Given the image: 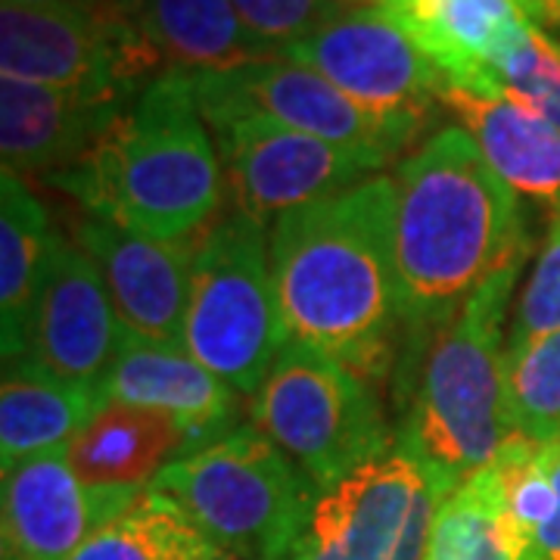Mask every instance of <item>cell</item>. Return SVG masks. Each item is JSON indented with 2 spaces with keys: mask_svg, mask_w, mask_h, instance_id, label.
Returning a JSON list of instances; mask_svg holds the SVG:
<instances>
[{
  "mask_svg": "<svg viewBox=\"0 0 560 560\" xmlns=\"http://www.w3.org/2000/svg\"><path fill=\"white\" fill-rule=\"evenodd\" d=\"M393 221V175H374L271 224V278L287 337L334 355L361 381L386 368L401 320Z\"/></svg>",
  "mask_w": 560,
  "mask_h": 560,
  "instance_id": "6da1fadb",
  "label": "cell"
},
{
  "mask_svg": "<svg viewBox=\"0 0 560 560\" xmlns=\"http://www.w3.org/2000/svg\"><path fill=\"white\" fill-rule=\"evenodd\" d=\"M393 184L399 312L408 330L455 318L489 280L529 259L533 241L517 194L460 125L415 150Z\"/></svg>",
  "mask_w": 560,
  "mask_h": 560,
  "instance_id": "7a4b0ae2",
  "label": "cell"
},
{
  "mask_svg": "<svg viewBox=\"0 0 560 560\" xmlns=\"http://www.w3.org/2000/svg\"><path fill=\"white\" fill-rule=\"evenodd\" d=\"M44 180L84 212L156 241L200 234L224 200L219 147L184 69L150 81L84 160Z\"/></svg>",
  "mask_w": 560,
  "mask_h": 560,
  "instance_id": "3957f363",
  "label": "cell"
},
{
  "mask_svg": "<svg viewBox=\"0 0 560 560\" xmlns=\"http://www.w3.org/2000/svg\"><path fill=\"white\" fill-rule=\"evenodd\" d=\"M521 271H501L455 318L420 330L427 342L396 442L452 489L499 458L514 433L504 405V320Z\"/></svg>",
  "mask_w": 560,
  "mask_h": 560,
  "instance_id": "277c9868",
  "label": "cell"
},
{
  "mask_svg": "<svg viewBox=\"0 0 560 560\" xmlns=\"http://www.w3.org/2000/svg\"><path fill=\"white\" fill-rule=\"evenodd\" d=\"M228 558L293 560L320 489L259 430H234L150 482Z\"/></svg>",
  "mask_w": 560,
  "mask_h": 560,
  "instance_id": "5b68a950",
  "label": "cell"
},
{
  "mask_svg": "<svg viewBox=\"0 0 560 560\" xmlns=\"http://www.w3.org/2000/svg\"><path fill=\"white\" fill-rule=\"evenodd\" d=\"M287 340L268 224L231 209L197 241L184 349L231 389L256 396Z\"/></svg>",
  "mask_w": 560,
  "mask_h": 560,
  "instance_id": "8992f818",
  "label": "cell"
},
{
  "mask_svg": "<svg viewBox=\"0 0 560 560\" xmlns=\"http://www.w3.org/2000/svg\"><path fill=\"white\" fill-rule=\"evenodd\" d=\"M253 418L320 492L396 442L371 386L334 355L296 340H287L271 364Z\"/></svg>",
  "mask_w": 560,
  "mask_h": 560,
  "instance_id": "52a82bcc",
  "label": "cell"
},
{
  "mask_svg": "<svg viewBox=\"0 0 560 560\" xmlns=\"http://www.w3.org/2000/svg\"><path fill=\"white\" fill-rule=\"evenodd\" d=\"M165 69L125 0L101 10L0 3V79L138 97Z\"/></svg>",
  "mask_w": 560,
  "mask_h": 560,
  "instance_id": "ba28073f",
  "label": "cell"
},
{
  "mask_svg": "<svg viewBox=\"0 0 560 560\" xmlns=\"http://www.w3.org/2000/svg\"><path fill=\"white\" fill-rule=\"evenodd\" d=\"M206 125L234 116H265L386 165L423 131V116L377 113L337 84L290 60H249L221 69H184Z\"/></svg>",
  "mask_w": 560,
  "mask_h": 560,
  "instance_id": "9c48e42d",
  "label": "cell"
},
{
  "mask_svg": "<svg viewBox=\"0 0 560 560\" xmlns=\"http://www.w3.org/2000/svg\"><path fill=\"white\" fill-rule=\"evenodd\" d=\"M452 486L393 442L324 489L293 560H423L430 526Z\"/></svg>",
  "mask_w": 560,
  "mask_h": 560,
  "instance_id": "30bf717a",
  "label": "cell"
},
{
  "mask_svg": "<svg viewBox=\"0 0 560 560\" xmlns=\"http://www.w3.org/2000/svg\"><path fill=\"white\" fill-rule=\"evenodd\" d=\"M219 147L224 194L234 209L268 224L283 212L337 197L374 178L386 162L265 116H234L209 125Z\"/></svg>",
  "mask_w": 560,
  "mask_h": 560,
  "instance_id": "8fae6325",
  "label": "cell"
},
{
  "mask_svg": "<svg viewBox=\"0 0 560 560\" xmlns=\"http://www.w3.org/2000/svg\"><path fill=\"white\" fill-rule=\"evenodd\" d=\"M280 60L305 66L377 113L430 116L448 81L383 7H349L315 35L287 44Z\"/></svg>",
  "mask_w": 560,
  "mask_h": 560,
  "instance_id": "7c38bea8",
  "label": "cell"
},
{
  "mask_svg": "<svg viewBox=\"0 0 560 560\" xmlns=\"http://www.w3.org/2000/svg\"><path fill=\"white\" fill-rule=\"evenodd\" d=\"M119 312L101 268L75 241L57 237L40 280L28 349L20 361L66 383L103 386L121 346Z\"/></svg>",
  "mask_w": 560,
  "mask_h": 560,
  "instance_id": "4fadbf2b",
  "label": "cell"
},
{
  "mask_svg": "<svg viewBox=\"0 0 560 560\" xmlns=\"http://www.w3.org/2000/svg\"><path fill=\"white\" fill-rule=\"evenodd\" d=\"M143 489H97L79 480L66 448L3 470V560H69Z\"/></svg>",
  "mask_w": 560,
  "mask_h": 560,
  "instance_id": "5bb4252c",
  "label": "cell"
},
{
  "mask_svg": "<svg viewBox=\"0 0 560 560\" xmlns=\"http://www.w3.org/2000/svg\"><path fill=\"white\" fill-rule=\"evenodd\" d=\"M200 234L156 241L131 234L91 212L69 221V241L79 243L88 259L101 268L121 327L172 346H184V315Z\"/></svg>",
  "mask_w": 560,
  "mask_h": 560,
  "instance_id": "9a60e30c",
  "label": "cell"
},
{
  "mask_svg": "<svg viewBox=\"0 0 560 560\" xmlns=\"http://www.w3.org/2000/svg\"><path fill=\"white\" fill-rule=\"evenodd\" d=\"M138 97L0 79L3 168L50 178L84 160Z\"/></svg>",
  "mask_w": 560,
  "mask_h": 560,
  "instance_id": "2e32d148",
  "label": "cell"
},
{
  "mask_svg": "<svg viewBox=\"0 0 560 560\" xmlns=\"http://www.w3.org/2000/svg\"><path fill=\"white\" fill-rule=\"evenodd\" d=\"M389 13L436 62L448 88L477 94H501L495 66L529 25L521 0H401Z\"/></svg>",
  "mask_w": 560,
  "mask_h": 560,
  "instance_id": "e0dca14e",
  "label": "cell"
},
{
  "mask_svg": "<svg viewBox=\"0 0 560 560\" xmlns=\"http://www.w3.org/2000/svg\"><path fill=\"white\" fill-rule=\"evenodd\" d=\"M442 106L458 116L482 160L517 197L541 202L551 219L560 215V131L551 121L508 94L467 88H445Z\"/></svg>",
  "mask_w": 560,
  "mask_h": 560,
  "instance_id": "ac0fdd59",
  "label": "cell"
},
{
  "mask_svg": "<svg viewBox=\"0 0 560 560\" xmlns=\"http://www.w3.org/2000/svg\"><path fill=\"white\" fill-rule=\"evenodd\" d=\"M200 445V436L168 411L106 401L66 445V455L88 486L150 489L172 460L197 452Z\"/></svg>",
  "mask_w": 560,
  "mask_h": 560,
  "instance_id": "d6986e66",
  "label": "cell"
},
{
  "mask_svg": "<svg viewBox=\"0 0 560 560\" xmlns=\"http://www.w3.org/2000/svg\"><path fill=\"white\" fill-rule=\"evenodd\" d=\"M103 396L106 401L168 411L200 440L219 433L234 405V389L202 368L184 346L147 340L128 330L121 334L116 361L103 381Z\"/></svg>",
  "mask_w": 560,
  "mask_h": 560,
  "instance_id": "ffe728a7",
  "label": "cell"
},
{
  "mask_svg": "<svg viewBox=\"0 0 560 560\" xmlns=\"http://www.w3.org/2000/svg\"><path fill=\"white\" fill-rule=\"evenodd\" d=\"M54 221L25 178L3 168L0 178V340L3 364L28 349L40 280L57 243Z\"/></svg>",
  "mask_w": 560,
  "mask_h": 560,
  "instance_id": "44dd1931",
  "label": "cell"
},
{
  "mask_svg": "<svg viewBox=\"0 0 560 560\" xmlns=\"http://www.w3.org/2000/svg\"><path fill=\"white\" fill-rule=\"evenodd\" d=\"M125 7L168 69L280 60L271 44L243 25L231 0H125Z\"/></svg>",
  "mask_w": 560,
  "mask_h": 560,
  "instance_id": "7402d4cb",
  "label": "cell"
},
{
  "mask_svg": "<svg viewBox=\"0 0 560 560\" xmlns=\"http://www.w3.org/2000/svg\"><path fill=\"white\" fill-rule=\"evenodd\" d=\"M106 405L103 386L66 383L25 364H3L0 386V464L3 470L22 460L66 448Z\"/></svg>",
  "mask_w": 560,
  "mask_h": 560,
  "instance_id": "603a6c76",
  "label": "cell"
},
{
  "mask_svg": "<svg viewBox=\"0 0 560 560\" xmlns=\"http://www.w3.org/2000/svg\"><path fill=\"white\" fill-rule=\"evenodd\" d=\"M423 560H533L501 504L492 467L477 470L440 501Z\"/></svg>",
  "mask_w": 560,
  "mask_h": 560,
  "instance_id": "cb8c5ba5",
  "label": "cell"
},
{
  "mask_svg": "<svg viewBox=\"0 0 560 560\" xmlns=\"http://www.w3.org/2000/svg\"><path fill=\"white\" fill-rule=\"evenodd\" d=\"M215 541L202 536L172 501L143 489L116 521L101 526L69 560H221Z\"/></svg>",
  "mask_w": 560,
  "mask_h": 560,
  "instance_id": "d4e9b609",
  "label": "cell"
},
{
  "mask_svg": "<svg viewBox=\"0 0 560 560\" xmlns=\"http://www.w3.org/2000/svg\"><path fill=\"white\" fill-rule=\"evenodd\" d=\"M504 405L514 433L560 442V334L508 349Z\"/></svg>",
  "mask_w": 560,
  "mask_h": 560,
  "instance_id": "484cf974",
  "label": "cell"
},
{
  "mask_svg": "<svg viewBox=\"0 0 560 560\" xmlns=\"http://www.w3.org/2000/svg\"><path fill=\"white\" fill-rule=\"evenodd\" d=\"M495 84L560 131V40L548 28L529 20L523 38L495 66Z\"/></svg>",
  "mask_w": 560,
  "mask_h": 560,
  "instance_id": "4316f807",
  "label": "cell"
},
{
  "mask_svg": "<svg viewBox=\"0 0 560 560\" xmlns=\"http://www.w3.org/2000/svg\"><path fill=\"white\" fill-rule=\"evenodd\" d=\"M551 334H560V215L548 224L536 265L517 296L508 327V349H521Z\"/></svg>",
  "mask_w": 560,
  "mask_h": 560,
  "instance_id": "83f0119b",
  "label": "cell"
},
{
  "mask_svg": "<svg viewBox=\"0 0 560 560\" xmlns=\"http://www.w3.org/2000/svg\"><path fill=\"white\" fill-rule=\"evenodd\" d=\"M243 25L275 50L315 35L320 25L346 13L349 0H231Z\"/></svg>",
  "mask_w": 560,
  "mask_h": 560,
  "instance_id": "f1b7e54d",
  "label": "cell"
},
{
  "mask_svg": "<svg viewBox=\"0 0 560 560\" xmlns=\"http://www.w3.org/2000/svg\"><path fill=\"white\" fill-rule=\"evenodd\" d=\"M551 477H555V492H558V504L548 526L539 533L536 548H533V560H560V442H555L551 452Z\"/></svg>",
  "mask_w": 560,
  "mask_h": 560,
  "instance_id": "f546056e",
  "label": "cell"
},
{
  "mask_svg": "<svg viewBox=\"0 0 560 560\" xmlns=\"http://www.w3.org/2000/svg\"><path fill=\"white\" fill-rule=\"evenodd\" d=\"M521 7L536 25L560 32V0H521Z\"/></svg>",
  "mask_w": 560,
  "mask_h": 560,
  "instance_id": "4dcf8cb0",
  "label": "cell"
},
{
  "mask_svg": "<svg viewBox=\"0 0 560 560\" xmlns=\"http://www.w3.org/2000/svg\"><path fill=\"white\" fill-rule=\"evenodd\" d=\"M16 3H35V7H88V10H101L113 7L119 0H16Z\"/></svg>",
  "mask_w": 560,
  "mask_h": 560,
  "instance_id": "1f68e13d",
  "label": "cell"
},
{
  "mask_svg": "<svg viewBox=\"0 0 560 560\" xmlns=\"http://www.w3.org/2000/svg\"><path fill=\"white\" fill-rule=\"evenodd\" d=\"M349 3H359V0H349ZM361 3H374V7L389 10V7H396V3H401V0H361Z\"/></svg>",
  "mask_w": 560,
  "mask_h": 560,
  "instance_id": "d6a6232c",
  "label": "cell"
}]
</instances>
